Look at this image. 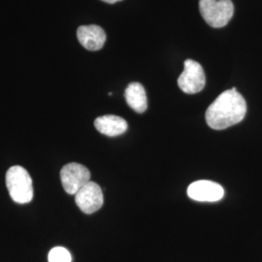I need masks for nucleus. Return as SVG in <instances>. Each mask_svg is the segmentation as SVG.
<instances>
[{"mask_svg":"<svg viewBox=\"0 0 262 262\" xmlns=\"http://www.w3.org/2000/svg\"><path fill=\"white\" fill-rule=\"evenodd\" d=\"M247 113L246 100L233 88L220 94L206 111L208 125L215 129L223 130L243 121Z\"/></svg>","mask_w":262,"mask_h":262,"instance_id":"f257e3e1","label":"nucleus"},{"mask_svg":"<svg viewBox=\"0 0 262 262\" xmlns=\"http://www.w3.org/2000/svg\"><path fill=\"white\" fill-rule=\"evenodd\" d=\"M77 206L84 214H93L103 205L102 189L96 183L90 181L75 194Z\"/></svg>","mask_w":262,"mask_h":262,"instance_id":"423d86ee","label":"nucleus"},{"mask_svg":"<svg viewBox=\"0 0 262 262\" xmlns=\"http://www.w3.org/2000/svg\"><path fill=\"white\" fill-rule=\"evenodd\" d=\"M187 195L195 201L215 202L224 197L225 190L215 182L201 180L187 187Z\"/></svg>","mask_w":262,"mask_h":262,"instance_id":"0eeeda50","label":"nucleus"},{"mask_svg":"<svg viewBox=\"0 0 262 262\" xmlns=\"http://www.w3.org/2000/svg\"><path fill=\"white\" fill-rule=\"evenodd\" d=\"M49 262H71L72 257L68 250L62 247H56L49 253Z\"/></svg>","mask_w":262,"mask_h":262,"instance_id":"9b49d317","label":"nucleus"},{"mask_svg":"<svg viewBox=\"0 0 262 262\" xmlns=\"http://www.w3.org/2000/svg\"><path fill=\"white\" fill-rule=\"evenodd\" d=\"M6 186L13 201L26 204L33 198L32 180L24 167L12 166L6 173Z\"/></svg>","mask_w":262,"mask_h":262,"instance_id":"f03ea898","label":"nucleus"},{"mask_svg":"<svg viewBox=\"0 0 262 262\" xmlns=\"http://www.w3.org/2000/svg\"><path fill=\"white\" fill-rule=\"evenodd\" d=\"M77 37L81 45L86 50L98 51L103 48L106 33L103 28L95 25L82 26L77 30Z\"/></svg>","mask_w":262,"mask_h":262,"instance_id":"6e6552de","label":"nucleus"},{"mask_svg":"<svg viewBox=\"0 0 262 262\" xmlns=\"http://www.w3.org/2000/svg\"><path fill=\"white\" fill-rule=\"evenodd\" d=\"M102 1L107 2V3H109V4H114V3L118 2V1H122V0H102Z\"/></svg>","mask_w":262,"mask_h":262,"instance_id":"f8f14e48","label":"nucleus"},{"mask_svg":"<svg viewBox=\"0 0 262 262\" xmlns=\"http://www.w3.org/2000/svg\"><path fill=\"white\" fill-rule=\"evenodd\" d=\"M60 180L66 193H76L91 181V172L80 163H68L60 170Z\"/></svg>","mask_w":262,"mask_h":262,"instance_id":"39448f33","label":"nucleus"},{"mask_svg":"<svg viewBox=\"0 0 262 262\" xmlns=\"http://www.w3.org/2000/svg\"><path fill=\"white\" fill-rule=\"evenodd\" d=\"M94 126L104 135L115 137L122 135L127 129V122L119 116L106 115L94 121Z\"/></svg>","mask_w":262,"mask_h":262,"instance_id":"1a4fd4ad","label":"nucleus"},{"mask_svg":"<svg viewBox=\"0 0 262 262\" xmlns=\"http://www.w3.org/2000/svg\"><path fill=\"white\" fill-rule=\"evenodd\" d=\"M125 100L135 112L144 113L148 108V100L145 89L139 83H131L124 93Z\"/></svg>","mask_w":262,"mask_h":262,"instance_id":"9d476101","label":"nucleus"},{"mask_svg":"<svg viewBox=\"0 0 262 262\" xmlns=\"http://www.w3.org/2000/svg\"><path fill=\"white\" fill-rule=\"evenodd\" d=\"M199 10L210 27L221 28L232 19L234 5L231 0H199Z\"/></svg>","mask_w":262,"mask_h":262,"instance_id":"7ed1b4c3","label":"nucleus"},{"mask_svg":"<svg viewBox=\"0 0 262 262\" xmlns=\"http://www.w3.org/2000/svg\"><path fill=\"white\" fill-rule=\"evenodd\" d=\"M206 84L203 67L197 61L187 59L183 73L178 78L179 88L187 94L200 93Z\"/></svg>","mask_w":262,"mask_h":262,"instance_id":"20e7f679","label":"nucleus"}]
</instances>
